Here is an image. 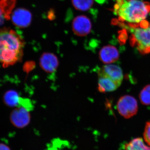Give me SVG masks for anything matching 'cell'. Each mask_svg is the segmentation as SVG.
Listing matches in <instances>:
<instances>
[{"label": "cell", "mask_w": 150, "mask_h": 150, "mask_svg": "<svg viewBox=\"0 0 150 150\" xmlns=\"http://www.w3.org/2000/svg\"><path fill=\"white\" fill-rule=\"evenodd\" d=\"M24 46L21 37L13 30L6 28L0 29V64L8 67L20 62Z\"/></svg>", "instance_id": "cell-1"}, {"label": "cell", "mask_w": 150, "mask_h": 150, "mask_svg": "<svg viewBox=\"0 0 150 150\" xmlns=\"http://www.w3.org/2000/svg\"><path fill=\"white\" fill-rule=\"evenodd\" d=\"M113 10L119 22L137 24L146 20L150 13V3L139 0H116Z\"/></svg>", "instance_id": "cell-2"}, {"label": "cell", "mask_w": 150, "mask_h": 150, "mask_svg": "<svg viewBox=\"0 0 150 150\" xmlns=\"http://www.w3.org/2000/svg\"><path fill=\"white\" fill-rule=\"evenodd\" d=\"M131 32L130 43L142 54H150V23L145 20L140 23L125 24Z\"/></svg>", "instance_id": "cell-3"}, {"label": "cell", "mask_w": 150, "mask_h": 150, "mask_svg": "<svg viewBox=\"0 0 150 150\" xmlns=\"http://www.w3.org/2000/svg\"><path fill=\"white\" fill-rule=\"evenodd\" d=\"M117 108L121 116L129 118L137 114L138 110V103L133 96H124L118 100Z\"/></svg>", "instance_id": "cell-4"}, {"label": "cell", "mask_w": 150, "mask_h": 150, "mask_svg": "<svg viewBox=\"0 0 150 150\" xmlns=\"http://www.w3.org/2000/svg\"><path fill=\"white\" fill-rule=\"evenodd\" d=\"M29 110L22 106H18L11 112V123L16 128L22 129L29 124L30 120Z\"/></svg>", "instance_id": "cell-5"}, {"label": "cell", "mask_w": 150, "mask_h": 150, "mask_svg": "<svg viewBox=\"0 0 150 150\" xmlns=\"http://www.w3.org/2000/svg\"><path fill=\"white\" fill-rule=\"evenodd\" d=\"M92 24L90 20L84 15L76 17L72 23V29L74 33L79 36L88 35L91 31Z\"/></svg>", "instance_id": "cell-6"}, {"label": "cell", "mask_w": 150, "mask_h": 150, "mask_svg": "<svg viewBox=\"0 0 150 150\" xmlns=\"http://www.w3.org/2000/svg\"><path fill=\"white\" fill-rule=\"evenodd\" d=\"M12 21L13 24L19 28L29 26L32 20V15L30 12L24 8H18L13 13Z\"/></svg>", "instance_id": "cell-7"}, {"label": "cell", "mask_w": 150, "mask_h": 150, "mask_svg": "<svg viewBox=\"0 0 150 150\" xmlns=\"http://www.w3.org/2000/svg\"><path fill=\"white\" fill-rule=\"evenodd\" d=\"M98 74H101L117 83L121 85L123 80V71L121 68L117 65L106 64L104 65L98 71Z\"/></svg>", "instance_id": "cell-8"}, {"label": "cell", "mask_w": 150, "mask_h": 150, "mask_svg": "<svg viewBox=\"0 0 150 150\" xmlns=\"http://www.w3.org/2000/svg\"><path fill=\"white\" fill-rule=\"evenodd\" d=\"M59 61L57 57L51 53H44L40 59V67L46 73L54 72L59 66Z\"/></svg>", "instance_id": "cell-9"}, {"label": "cell", "mask_w": 150, "mask_h": 150, "mask_svg": "<svg viewBox=\"0 0 150 150\" xmlns=\"http://www.w3.org/2000/svg\"><path fill=\"white\" fill-rule=\"evenodd\" d=\"M99 57L103 63L108 64L118 60L119 53L118 49L115 46L108 45L100 49Z\"/></svg>", "instance_id": "cell-10"}, {"label": "cell", "mask_w": 150, "mask_h": 150, "mask_svg": "<svg viewBox=\"0 0 150 150\" xmlns=\"http://www.w3.org/2000/svg\"><path fill=\"white\" fill-rule=\"evenodd\" d=\"M16 0H0V26L10 19Z\"/></svg>", "instance_id": "cell-11"}, {"label": "cell", "mask_w": 150, "mask_h": 150, "mask_svg": "<svg viewBox=\"0 0 150 150\" xmlns=\"http://www.w3.org/2000/svg\"><path fill=\"white\" fill-rule=\"evenodd\" d=\"M98 90L100 92L106 93L116 90L120 85L101 74H98Z\"/></svg>", "instance_id": "cell-12"}, {"label": "cell", "mask_w": 150, "mask_h": 150, "mask_svg": "<svg viewBox=\"0 0 150 150\" xmlns=\"http://www.w3.org/2000/svg\"><path fill=\"white\" fill-rule=\"evenodd\" d=\"M125 149V150H150V146L142 138H137L126 144Z\"/></svg>", "instance_id": "cell-13"}, {"label": "cell", "mask_w": 150, "mask_h": 150, "mask_svg": "<svg viewBox=\"0 0 150 150\" xmlns=\"http://www.w3.org/2000/svg\"><path fill=\"white\" fill-rule=\"evenodd\" d=\"M20 96L15 91H8L4 96V101L9 107H17L18 105Z\"/></svg>", "instance_id": "cell-14"}, {"label": "cell", "mask_w": 150, "mask_h": 150, "mask_svg": "<svg viewBox=\"0 0 150 150\" xmlns=\"http://www.w3.org/2000/svg\"><path fill=\"white\" fill-rule=\"evenodd\" d=\"M94 0H72L73 6L77 10L85 11L91 8Z\"/></svg>", "instance_id": "cell-15"}, {"label": "cell", "mask_w": 150, "mask_h": 150, "mask_svg": "<svg viewBox=\"0 0 150 150\" xmlns=\"http://www.w3.org/2000/svg\"><path fill=\"white\" fill-rule=\"evenodd\" d=\"M141 102L145 105H150V85L146 86L140 93Z\"/></svg>", "instance_id": "cell-16"}, {"label": "cell", "mask_w": 150, "mask_h": 150, "mask_svg": "<svg viewBox=\"0 0 150 150\" xmlns=\"http://www.w3.org/2000/svg\"><path fill=\"white\" fill-rule=\"evenodd\" d=\"M144 139L147 144L150 146V121L146 123L144 132Z\"/></svg>", "instance_id": "cell-17"}, {"label": "cell", "mask_w": 150, "mask_h": 150, "mask_svg": "<svg viewBox=\"0 0 150 150\" xmlns=\"http://www.w3.org/2000/svg\"><path fill=\"white\" fill-rule=\"evenodd\" d=\"M0 150H11L10 148L7 145L0 143Z\"/></svg>", "instance_id": "cell-18"}]
</instances>
